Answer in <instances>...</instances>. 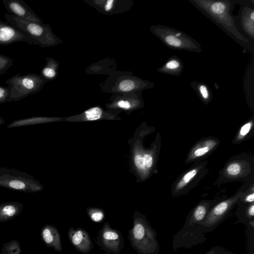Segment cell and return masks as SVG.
Wrapping results in <instances>:
<instances>
[{"label":"cell","instance_id":"obj_5","mask_svg":"<svg viewBox=\"0 0 254 254\" xmlns=\"http://www.w3.org/2000/svg\"><path fill=\"white\" fill-rule=\"evenodd\" d=\"M48 81L40 74H16L5 81L9 91L8 102L18 101L38 92Z\"/></svg>","mask_w":254,"mask_h":254},{"label":"cell","instance_id":"obj_20","mask_svg":"<svg viewBox=\"0 0 254 254\" xmlns=\"http://www.w3.org/2000/svg\"><path fill=\"white\" fill-rule=\"evenodd\" d=\"M190 86L204 102L206 103L211 100L212 92L207 85L203 83L192 81L190 83Z\"/></svg>","mask_w":254,"mask_h":254},{"label":"cell","instance_id":"obj_28","mask_svg":"<svg viewBox=\"0 0 254 254\" xmlns=\"http://www.w3.org/2000/svg\"><path fill=\"white\" fill-rule=\"evenodd\" d=\"M9 97V91L8 87L0 86V103L8 102Z\"/></svg>","mask_w":254,"mask_h":254},{"label":"cell","instance_id":"obj_15","mask_svg":"<svg viewBox=\"0 0 254 254\" xmlns=\"http://www.w3.org/2000/svg\"><path fill=\"white\" fill-rule=\"evenodd\" d=\"M142 92L113 94L110 98L112 105L125 110L138 106L142 102Z\"/></svg>","mask_w":254,"mask_h":254},{"label":"cell","instance_id":"obj_16","mask_svg":"<svg viewBox=\"0 0 254 254\" xmlns=\"http://www.w3.org/2000/svg\"><path fill=\"white\" fill-rule=\"evenodd\" d=\"M41 237L45 245L55 251H63L60 234L57 228L51 224H46L41 230Z\"/></svg>","mask_w":254,"mask_h":254},{"label":"cell","instance_id":"obj_30","mask_svg":"<svg viewBox=\"0 0 254 254\" xmlns=\"http://www.w3.org/2000/svg\"><path fill=\"white\" fill-rule=\"evenodd\" d=\"M134 163L136 167L139 169H143L145 168V164L143 157L141 155H137L134 157Z\"/></svg>","mask_w":254,"mask_h":254},{"label":"cell","instance_id":"obj_31","mask_svg":"<svg viewBox=\"0 0 254 254\" xmlns=\"http://www.w3.org/2000/svg\"><path fill=\"white\" fill-rule=\"evenodd\" d=\"M252 127V123L249 122L246 124L244 125L241 128L240 134L241 136L246 135L250 131Z\"/></svg>","mask_w":254,"mask_h":254},{"label":"cell","instance_id":"obj_2","mask_svg":"<svg viewBox=\"0 0 254 254\" xmlns=\"http://www.w3.org/2000/svg\"><path fill=\"white\" fill-rule=\"evenodd\" d=\"M127 238L138 254H157L159 251L155 230L145 216L137 212L133 216V226L128 231Z\"/></svg>","mask_w":254,"mask_h":254},{"label":"cell","instance_id":"obj_1","mask_svg":"<svg viewBox=\"0 0 254 254\" xmlns=\"http://www.w3.org/2000/svg\"><path fill=\"white\" fill-rule=\"evenodd\" d=\"M190 1L214 23L229 33L234 39L245 43H248L247 39L239 32L235 26L232 15L233 1L194 0Z\"/></svg>","mask_w":254,"mask_h":254},{"label":"cell","instance_id":"obj_32","mask_svg":"<svg viewBox=\"0 0 254 254\" xmlns=\"http://www.w3.org/2000/svg\"><path fill=\"white\" fill-rule=\"evenodd\" d=\"M143 158L145 162V167L147 168H150L153 164V158L152 156L149 154H145L143 156Z\"/></svg>","mask_w":254,"mask_h":254},{"label":"cell","instance_id":"obj_10","mask_svg":"<svg viewBox=\"0 0 254 254\" xmlns=\"http://www.w3.org/2000/svg\"><path fill=\"white\" fill-rule=\"evenodd\" d=\"M5 8L9 14L18 17L25 20L39 24L43 22L22 0H2Z\"/></svg>","mask_w":254,"mask_h":254},{"label":"cell","instance_id":"obj_11","mask_svg":"<svg viewBox=\"0 0 254 254\" xmlns=\"http://www.w3.org/2000/svg\"><path fill=\"white\" fill-rule=\"evenodd\" d=\"M67 237L76 251L83 254H89L94 248L90 236L86 230L71 226L68 229Z\"/></svg>","mask_w":254,"mask_h":254},{"label":"cell","instance_id":"obj_4","mask_svg":"<svg viewBox=\"0 0 254 254\" xmlns=\"http://www.w3.org/2000/svg\"><path fill=\"white\" fill-rule=\"evenodd\" d=\"M154 86L153 83L127 71H116L100 84L102 92L113 94L142 92Z\"/></svg>","mask_w":254,"mask_h":254},{"label":"cell","instance_id":"obj_29","mask_svg":"<svg viewBox=\"0 0 254 254\" xmlns=\"http://www.w3.org/2000/svg\"><path fill=\"white\" fill-rule=\"evenodd\" d=\"M210 145H204L196 148L192 153L194 157H198L206 154L210 149Z\"/></svg>","mask_w":254,"mask_h":254},{"label":"cell","instance_id":"obj_3","mask_svg":"<svg viewBox=\"0 0 254 254\" xmlns=\"http://www.w3.org/2000/svg\"><path fill=\"white\" fill-rule=\"evenodd\" d=\"M6 22L21 31L31 39L32 45L41 47H51L63 43L53 32L49 24H39L25 20L8 13H4Z\"/></svg>","mask_w":254,"mask_h":254},{"label":"cell","instance_id":"obj_9","mask_svg":"<svg viewBox=\"0 0 254 254\" xmlns=\"http://www.w3.org/2000/svg\"><path fill=\"white\" fill-rule=\"evenodd\" d=\"M83 1L99 12L106 15L127 12L133 5L132 0H85Z\"/></svg>","mask_w":254,"mask_h":254},{"label":"cell","instance_id":"obj_25","mask_svg":"<svg viewBox=\"0 0 254 254\" xmlns=\"http://www.w3.org/2000/svg\"><path fill=\"white\" fill-rule=\"evenodd\" d=\"M102 113L103 111L101 108L94 107L85 111L84 114L88 120L92 121L100 118Z\"/></svg>","mask_w":254,"mask_h":254},{"label":"cell","instance_id":"obj_19","mask_svg":"<svg viewBox=\"0 0 254 254\" xmlns=\"http://www.w3.org/2000/svg\"><path fill=\"white\" fill-rule=\"evenodd\" d=\"M46 63L41 70L40 75L47 81L54 80L58 75L59 63L54 59L47 57Z\"/></svg>","mask_w":254,"mask_h":254},{"label":"cell","instance_id":"obj_7","mask_svg":"<svg viewBox=\"0 0 254 254\" xmlns=\"http://www.w3.org/2000/svg\"><path fill=\"white\" fill-rule=\"evenodd\" d=\"M0 187L24 192H36L43 186L32 176L13 168H0Z\"/></svg>","mask_w":254,"mask_h":254},{"label":"cell","instance_id":"obj_13","mask_svg":"<svg viewBox=\"0 0 254 254\" xmlns=\"http://www.w3.org/2000/svg\"><path fill=\"white\" fill-rule=\"evenodd\" d=\"M234 22L240 23L245 34L252 40L254 39V8L249 3L242 5L238 16L234 17Z\"/></svg>","mask_w":254,"mask_h":254},{"label":"cell","instance_id":"obj_6","mask_svg":"<svg viewBox=\"0 0 254 254\" xmlns=\"http://www.w3.org/2000/svg\"><path fill=\"white\" fill-rule=\"evenodd\" d=\"M150 31L171 49L197 53L202 52L199 43L183 32L161 25L151 26Z\"/></svg>","mask_w":254,"mask_h":254},{"label":"cell","instance_id":"obj_26","mask_svg":"<svg viewBox=\"0 0 254 254\" xmlns=\"http://www.w3.org/2000/svg\"><path fill=\"white\" fill-rule=\"evenodd\" d=\"M88 214L91 220L95 223L102 222L105 217L104 212L98 209L89 210L88 211Z\"/></svg>","mask_w":254,"mask_h":254},{"label":"cell","instance_id":"obj_27","mask_svg":"<svg viewBox=\"0 0 254 254\" xmlns=\"http://www.w3.org/2000/svg\"><path fill=\"white\" fill-rule=\"evenodd\" d=\"M241 166L238 163L229 165L227 168V173L231 176H237L241 172Z\"/></svg>","mask_w":254,"mask_h":254},{"label":"cell","instance_id":"obj_35","mask_svg":"<svg viewBox=\"0 0 254 254\" xmlns=\"http://www.w3.org/2000/svg\"><path fill=\"white\" fill-rule=\"evenodd\" d=\"M4 123H5L4 119L3 118L0 117V126L2 125Z\"/></svg>","mask_w":254,"mask_h":254},{"label":"cell","instance_id":"obj_18","mask_svg":"<svg viewBox=\"0 0 254 254\" xmlns=\"http://www.w3.org/2000/svg\"><path fill=\"white\" fill-rule=\"evenodd\" d=\"M184 69L182 61L177 57L173 56L169 58L157 71L164 74L174 76H179Z\"/></svg>","mask_w":254,"mask_h":254},{"label":"cell","instance_id":"obj_21","mask_svg":"<svg viewBox=\"0 0 254 254\" xmlns=\"http://www.w3.org/2000/svg\"><path fill=\"white\" fill-rule=\"evenodd\" d=\"M21 249L19 242L12 240L3 244L0 254H20Z\"/></svg>","mask_w":254,"mask_h":254},{"label":"cell","instance_id":"obj_23","mask_svg":"<svg viewBox=\"0 0 254 254\" xmlns=\"http://www.w3.org/2000/svg\"><path fill=\"white\" fill-rule=\"evenodd\" d=\"M13 64V60L10 58L0 54V76L6 73L8 69Z\"/></svg>","mask_w":254,"mask_h":254},{"label":"cell","instance_id":"obj_8","mask_svg":"<svg viewBox=\"0 0 254 254\" xmlns=\"http://www.w3.org/2000/svg\"><path fill=\"white\" fill-rule=\"evenodd\" d=\"M95 242L107 254H120L125 247L122 232L113 228L108 222L98 231Z\"/></svg>","mask_w":254,"mask_h":254},{"label":"cell","instance_id":"obj_34","mask_svg":"<svg viewBox=\"0 0 254 254\" xmlns=\"http://www.w3.org/2000/svg\"><path fill=\"white\" fill-rule=\"evenodd\" d=\"M254 192H252V193L249 194L247 195L245 199V201L246 202H253L254 201Z\"/></svg>","mask_w":254,"mask_h":254},{"label":"cell","instance_id":"obj_24","mask_svg":"<svg viewBox=\"0 0 254 254\" xmlns=\"http://www.w3.org/2000/svg\"><path fill=\"white\" fill-rule=\"evenodd\" d=\"M197 169H193L185 174L178 183L177 188L180 189L186 186L196 176Z\"/></svg>","mask_w":254,"mask_h":254},{"label":"cell","instance_id":"obj_12","mask_svg":"<svg viewBox=\"0 0 254 254\" xmlns=\"http://www.w3.org/2000/svg\"><path fill=\"white\" fill-rule=\"evenodd\" d=\"M20 42L32 45L31 39L26 34L16 29L7 22L0 19V45H8Z\"/></svg>","mask_w":254,"mask_h":254},{"label":"cell","instance_id":"obj_17","mask_svg":"<svg viewBox=\"0 0 254 254\" xmlns=\"http://www.w3.org/2000/svg\"><path fill=\"white\" fill-rule=\"evenodd\" d=\"M23 208V204L17 201L0 203V222H5L18 216Z\"/></svg>","mask_w":254,"mask_h":254},{"label":"cell","instance_id":"obj_36","mask_svg":"<svg viewBox=\"0 0 254 254\" xmlns=\"http://www.w3.org/2000/svg\"><path fill=\"white\" fill-rule=\"evenodd\" d=\"M206 254H217L214 251H209V252H208Z\"/></svg>","mask_w":254,"mask_h":254},{"label":"cell","instance_id":"obj_14","mask_svg":"<svg viewBox=\"0 0 254 254\" xmlns=\"http://www.w3.org/2000/svg\"><path fill=\"white\" fill-rule=\"evenodd\" d=\"M237 198L221 202L213 208L200 223L203 226L210 227L218 223L226 214Z\"/></svg>","mask_w":254,"mask_h":254},{"label":"cell","instance_id":"obj_33","mask_svg":"<svg viewBox=\"0 0 254 254\" xmlns=\"http://www.w3.org/2000/svg\"><path fill=\"white\" fill-rule=\"evenodd\" d=\"M248 215L250 218H253L254 216V205L252 204L248 209Z\"/></svg>","mask_w":254,"mask_h":254},{"label":"cell","instance_id":"obj_22","mask_svg":"<svg viewBox=\"0 0 254 254\" xmlns=\"http://www.w3.org/2000/svg\"><path fill=\"white\" fill-rule=\"evenodd\" d=\"M207 212V206L200 204L196 206L190 218V222H201L205 218Z\"/></svg>","mask_w":254,"mask_h":254}]
</instances>
